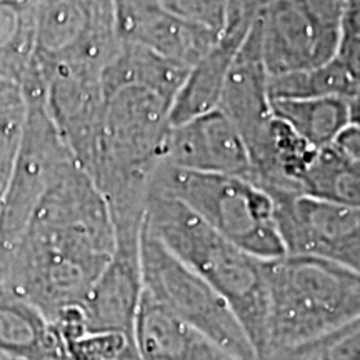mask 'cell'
Instances as JSON below:
<instances>
[{"instance_id": "1", "label": "cell", "mask_w": 360, "mask_h": 360, "mask_svg": "<svg viewBox=\"0 0 360 360\" xmlns=\"http://www.w3.org/2000/svg\"><path fill=\"white\" fill-rule=\"evenodd\" d=\"M114 250L109 204L72 159L49 180L15 250L6 289L52 322L67 309L82 307Z\"/></svg>"}, {"instance_id": "2", "label": "cell", "mask_w": 360, "mask_h": 360, "mask_svg": "<svg viewBox=\"0 0 360 360\" xmlns=\"http://www.w3.org/2000/svg\"><path fill=\"white\" fill-rule=\"evenodd\" d=\"M143 227L222 297L257 360L267 352L269 294L264 262L215 232L172 197L148 191Z\"/></svg>"}, {"instance_id": "3", "label": "cell", "mask_w": 360, "mask_h": 360, "mask_svg": "<svg viewBox=\"0 0 360 360\" xmlns=\"http://www.w3.org/2000/svg\"><path fill=\"white\" fill-rule=\"evenodd\" d=\"M264 269L269 294L264 359L360 319V276L347 267L314 255L285 254L265 260Z\"/></svg>"}, {"instance_id": "4", "label": "cell", "mask_w": 360, "mask_h": 360, "mask_svg": "<svg viewBox=\"0 0 360 360\" xmlns=\"http://www.w3.org/2000/svg\"><path fill=\"white\" fill-rule=\"evenodd\" d=\"M148 191L182 202L207 225L260 260L285 255L272 197L250 180L199 174L160 162Z\"/></svg>"}, {"instance_id": "5", "label": "cell", "mask_w": 360, "mask_h": 360, "mask_svg": "<svg viewBox=\"0 0 360 360\" xmlns=\"http://www.w3.org/2000/svg\"><path fill=\"white\" fill-rule=\"evenodd\" d=\"M141 274L143 294L179 321L238 360H257L249 337L229 304L146 227L141 237Z\"/></svg>"}, {"instance_id": "6", "label": "cell", "mask_w": 360, "mask_h": 360, "mask_svg": "<svg viewBox=\"0 0 360 360\" xmlns=\"http://www.w3.org/2000/svg\"><path fill=\"white\" fill-rule=\"evenodd\" d=\"M120 45L114 0H51L34 27L40 75L65 65L102 67Z\"/></svg>"}, {"instance_id": "7", "label": "cell", "mask_w": 360, "mask_h": 360, "mask_svg": "<svg viewBox=\"0 0 360 360\" xmlns=\"http://www.w3.org/2000/svg\"><path fill=\"white\" fill-rule=\"evenodd\" d=\"M287 254L314 255L360 276V209L304 193L267 192Z\"/></svg>"}, {"instance_id": "8", "label": "cell", "mask_w": 360, "mask_h": 360, "mask_svg": "<svg viewBox=\"0 0 360 360\" xmlns=\"http://www.w3.org/2000/svg\"><path fill=\"white\" fill-rule=\"evenodd\" d=\"M255 25L270 77L332 60L344 32V25L321 19L304 0H270Z\"/></svg>"}, {"instance_id": "9", "label": "cell", "mask_w": 360, "mask_h": 360, "mask_svg": "<svg viewBox=\"0 0 360 360\" xmlns=\"http://www.w3.org/2000/svg\"><path fill=\"white\" fill-rule=\"evenodd\" d=\"M101 67L65 65L44 74L45 103L62 141L89 175L101 147L103 89Z\"/></svg>"}, {"instance_id": "10", "label": "cell", "mask_w": 360, "mask_h": 360, "mask_svg": "<svg viewBox=\"0 0 360 360\" xmlns=\"http://www.w3.org/2000/svg\"><path fill=\"white\" fill-rule=\"evenodd\" d=\"M269 85L270 75L260 52L257 25L254 24L233 58L219 103V110L244 139L252 167L267 150L274 124Z\"/></svg>"}, {"instance_id": "11", "label": "cell", "mask_w": 360, "mask_h": 360, "mask_svg": "<svg viewBox=\"0 0 360 360\" xmlns=\"http://www.w3.org/2000/svg\"><path fill=\"white\" fill-rule=\"evenodd\" d=\"M162 162L199 174L250 180L252 165L244 139L219 109L170 125Z\"/></svg>"}, {"instance_id": "12", "label": "cell", "mask_w": 360, "mask_h": 360, "mask_svg": "<svg viewBox=\"0 0 360 360\" xmlns=\"http://www.w3.org/2000/svg\"><path fill=\"white\" fill-rule=\"evenodd\" d=\"M142 227H117L110 262L82 304L89 330L124 332L134 337V323L142 299Z\"/></svg>"}, {"instance_id": "13", "label": "cell", "mask_w": 360, "mask_h": 360, "mask_svg": "<svg viewBox=\"0 0 360 360\" xmlns=\"http://www.w3.org/2000/svg\"><path fill=\"white\" fill-rule=\"evenodd\" d=\"M120 42L142 45L157 56L191 70L219 34L169 12L159 0H114Z\"/></svg>"}, {"instance_id": "14", "label": "cell", "mask_w": 360, "mask_h": 360, "mask_svg": "<svg viewBox=\"0 0 360 360\" xmlns=\"http://www.w3.org/2000/svg\"><path fill=\"white\" fill-rule=\"evenodd\" d=\"M247 35L219 34L210 51L191 67L170 109V125L217 110L225 80Z\"/></svg>"}, {"instance_id": "15", "label": "cell", "mask_w": 360, "mask_h": 360, "mask_svg": "<svg viewBox=\"0 0 360 360\" xmlns=\"http://www.w3.org/2000/svg\"><path fill=\"white\" fill-rule=\"evenodd\" d=\"M0 355L8 360L64 357L62 340L52 322L7 289L0 290Z\"/></svg>"}, {"instance_id": "16", "label": "cell", "mask_w": 360, "mask_h": 360, "mask_svg": "<svg viewBox=\"0 0 360 360\" xmlns=\"http://www.w3.org/2000/svg\"><path fill=\"white\" fill-rule=\"evenodd\" d=\"M274 117L315 148L330 147L349 125L347 98H282L272 101Z\"/></svg>"}, {"instance_id": "17", "label": "cell", "mask_w": 360, "mask_h": 360, "mask_svg": "<svg viewBox=\"0 0 360 360\" xmlns=\"http://www.w3.org/2000/svg\"><path fill=\"white\" fill-rule=\"evenodd\" d=\"M304 195L360 209V167L332 147L321 148L302 182Z\"/></svg>"}, {"instance_id": "18", "label": "cell", "mask_w": 360, "mask_h": 360, "mask_svg": "<svg viewBox=\"0 0 360 360\" xmlns=\"http://www.w3.org/2000/svg\"><path fill=\"white\" fill-rule=\"evenodd\" d=\"M269 89L272 101H282L323 97L349 98L359 87H355L334 57L322 65L270 77Z\"/></svg>"}, {"instance_id": "19", "label": "cell", "mask_w": 360, "mask_h": 360, "mask_svg": "<svg viewBox=\"0 0 360 360\" xmlns=\"http://www.w3.org/2000/svg\"><path fill=\"white\" fill-rule=\"evenodd\" d=\"M62 347L70 360H141L134 337L124 332L82 328L62 339Z\"/></svg>"}, {"instance_id": "20", "label": "cell", "mask_w": 360, "mask_h": 360, "mask_svg": "<svg viewBox=\"0 0 360 360\" xmlns=\"http://www.w3.org/2000/svg\"><path fill=\"white\" fill-rule=\"evenodd\" d=\"M264 360H360V319L299 347L270 352Z\"/></svg>"}, {"instance_id": "21", "label": "cell", "mask_w": 360, "mask_h": 360, "mask_svg": "<svg viewBox=\"0 0 360 360\" xmlns=\"http://www.w3.org/2000/svg\"><path fill=\"white\" fill-rule=\"evenodd\" d=\"M169 12L192 24L220 34L225 22L227 0H159Z\"/></svg>"}, {"instance_id": "22", "label": "cell", "mask_w": 360, "mask_h": 360, "mask_svg": "<svg viewBox=\"0 0 360 360\" xmlns=\"http://www.w3.org/2000/svg\"><path fill=\"white\" fill-rule=\"evenodd\" d=\"M164 360H238L195 328L187 327Z\"/></svg>"}, {"instance_id": "23", "label": "cell", "mask_w": 360, "mask_h": 360, "mask_svg": "<svg viewBox=\"0 0 360 360\" xmlns=\"http://www.w3.org/2000/svg\"><path fill=\"white\" fill-rule=\"evenodd\" d=\"M335 60L342 65L355 87H360V37L347 30L342 32Z\"/></svg>"}, {"instance_id": "24", "label": "cell", "mask_w": 360, "mask_h": 360, "mask_svg": "<svg viewBox=\"0 0 360 360\" xmlns=\"http://www.w3.org/2000/svg\"><path fill=\"white\" fill-rule=\"evenodd\" d=\"M330 147L350 164L360 167V129L347 125Z\"/></svg>"}, {"instance_id": "25", "label": "cell", "mask_w": 360, "mask_h": 360, "mask_svg": "<svg viewBox=\"0 0 360 360\" xmlns=\"http://www.w3.org/2000/svg\"><path fill=\"white\" fill-rule=\"evenodd\" d=\"M344 30L360 37V0H350L345 7Z\"/></svg>"}, {"instance_id": "26", "label": "cell", "mask_w": 360, "mask_h": 360, "mask_svg": "<svg viewBox=\"0 0 360 360\" xmlns=\"http://www.w3.org/2000/svg\"><path fill=\"white\" fill-rule=\"evenodd\" d=\"M349 125L360 129V87L347 98Z\"/></svg>"}, {"instance_id": "27", "label": "cell", "mask_w": 360, "mask_h": 360, "mask_svg": "<svg viewBox=\"0 0 360 360\" xmlns=\"http://www.w3.org/2000/svg\"><path fill=\"white\" fill-rule=\"evenodd\" d=\"M53 360H70V359H67V357H60V359H53Z\"/></svg>"}]
</instances>
